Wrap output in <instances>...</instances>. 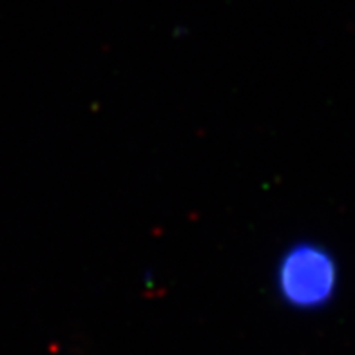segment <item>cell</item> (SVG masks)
Returning <instances> with one entry per match:
<instances>
[{"instance_id": "cell-1", "label": "cell", "mask_w": 355, "mask_h": 355, "mask_svg": "<svg viewBox=\"0 0 355 355\" xmlns=\"http://www.w3.org/2000/svg\"><path fill=\"white\" fill-rule=\"evenodd\" d=\"M337 290V265L332 254L313 243H297L281 254L276 266V292L294 310H318Z\"/></svg>"}]
</instances>
